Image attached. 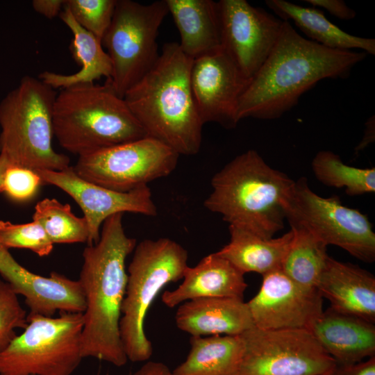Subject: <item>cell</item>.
Returning <instances> with one entry per match:
<instances>
[{"instance_id": "cell-19", "label": "cell", "mask_w": 375, "mask_h": 375, "mask_svg": "<svg viewBox=\"0 0 375 375\" xmlns=\"http://www.w3.org/2000/svg\"><path fill=\"white\" fill-rule=\"evenodd\" d=\"M333 309L375 322V277L351 263L328 258L316 286Z\"/></svg>"}, {"instance_id": "cell-37", "label": "cell", "mask_w": 375, "mask_h": 375, "mask_svg": "<svg viewBox=\"0 0 375 375\" xmlns=\"http://www.w3.org/2000/svg\"><path fill=\"white\" fill-rule=\"evenodd\" d=\"M168 367L157 361H147L131 375H171Z\"/></svg>"}, {"instance_id": "cell-32", "label": "cell", "mask_w": 375, "mask_h": 375, "mask_svg": "<svg viewBox=\"0 0 375 375\" xmlns=\"http://www.w3.org/2000/svg\"><path fill=\"white\" fill-rule=\"evenodd\" d=\"M17 296L9 285L0 278V353L17 336V329H24L28 324V315Z\"/></svg>"}, {"instance_id": "cell-11", "label": "cell", "mask_w": 375, "mask_h": 375, "mask_svg": "<svg viewBox=\"0 0 375 375\" xmlns=\"http://www.w3.org/2000/svg\"><path fill=\"white\" fill-rule=\"evenodd\" d=\"M178 156L167 145L147 136L78 156L72 167L85 181L127 192L169 175Z\"/></svg>"}, {"instance_id": "cell-21", "label": "cell", "mask_w": 375, "mask_h": 375, "mask_svg": "<svg viewBox=\"0 0 375 375\" xmlns=\"http://www.w3.org/2000/svg\"><path fill=\"white\" fill-rule=\"evenodd\" d=\"M176 326L192 336L239 335L254 326L247 303L235 298H199L181 304Z\"/></svg>"}, {"instance_id": "cell-28", "label": "cell", "mask_w": 375, "mask_h": 375, "mask_svg": "<svg viewBox=\"0 0 375 375\" xmlns=\"http://www.w3.org/2000/svg\"><path fill=\"white\" fill-rule=\"evenodd\" d=\"M311 167L316 178L331 188H345L350 196L375 192V168H359L344 164L331 151H319Z\"/></svg>"}, {"instance_id": "cell-27", "label": "cell", "mask_w": 375, "mask_h": 375, "mask_svg": "<svg viewBox=\"0 0 375 375\" xmlns=\"http://www.w3.org/2000/svg\"><path fill=\"white\" fill-rule=\"evenodd\" d=\"M293 235L281 265V270L297 283L316 288L330 257L327 245L307 230L292 226Z\"/></svg>"}, {"instance_id": "cell-3", "label": "cell", "mask_w": 375, "mask_h": 375, "mask_svg": "<svg viewBox=\"0 0 375 375\" xmlns=\"http://www.w3.org/2000/svg\"><path fill=\"white\" fill-rule=\"evenodd\" d=\"M192 63L178 43H166L153 67L123 97L147 136L178 155H195L201 144L203 124L190 88Z\"/></svg>"}, {"instance_id": "cell-23", "label": "cell", "mask_w": 375, "mask_h": 375, "mask_svg": "<svg viewBox=\"0 0 375 375\" xmlns=\"http://www.w3.org/2000/svg\"><path fill=\"white\" fill-rule=\"evenodd\" d=\"M229 242L216 253L228 260L243 274L256 272L262 276L281 268L291 242L290 229L278 238H263L236 225H229Z\"/></svg>"}, {"instance_id": "cell-14", "label": "cell", "mask_w": 375, "mask_h": 375, "mask_svg": "<svg viewBox=\"0 0 375 375\" xmlns=\"http://www.w3.org/2000/svg\"><path fill=\"white\" fill-rule=\"evenodd\" d=\"M190 88L199 116L204 124L216 122L236 126L240 97L249 83L229 56L220 50L193 60Z\"/></svg>"}, {"instance_id": "cell-38", "label": "cell", "mask_w": 375, "mask_h": 375, "mask_svg": "<svg viewBox=\"0 0 375 375\" xmlns=\"http://www.w3.org/2000/svg\"><path fill=\"white\" fill-rule=\"evenodd\" d=\"M374 140V116L369 118L366 123V130L364 137L357 147L356 150L360 151L364 149Z\"/></svg>"}, {"instance_id": "cell-13", "label": "cell", "mask_w": 375, "mask_h": 375, "mask_svg": "<svg viewBox=\"0 0 375 375\" xmlns=\"http://www.w3.org/2000/svg\"><path fill=\"white\" fill-rule=\"evenodd\" d=\"M217 3L221 49L250 81L276 45L283 20L245 0H220Z\"/></svg>"}, {"instance_id": "cell-20", "label": "cell", "mask_w": 375, "mask_h": 375, "mask_svg": "<svg viewBox=\"0 0 375 375\" xmlns=\"http://www.w3.org/2000/svg\"><path fill=\"white\" fill-rule=\"evenodd\" d=\"M244 274L228 260L215 253L203 258L193 267H188L182 283L174 290H167L162 301L169 308L199 298H235L242 299L247 287Z\"/></svg>"}, {"instance_id": "cell-9", "label": "cell", "mask_w": 375, "mask_h": 375, "mask_svg": "<svg viewBox=\"0 0 375 375\" xmlns=\"http://www.w3.org/2000/svg\"><path fill=\"white\" fill-rule=\"evenodd\" d=\"M168 13L165 0L149 4L117 0L102 44L112 62V74L107 80L120 97L156 62L160 55L157 35Z\"/></svg>"}, {"instance_id": "cell-5", "label": "cell", "mask_w": 375, "mask_h": 375, "mask_svg": "<svg viewBox=\"0 0 375 375\" xmlns=\"http://www.w3.org/2000/svg\"><path fill=\"white\" fill-rule=\"evenodd\" d=\"M53 131L65 149L78 156L147 136L108 80L62 88L53 104Z\"/></svg>"}, {"instance_id": "cell-36", "label": "cell", "mask_w": 375, "mask_h": 375, "mask_svg": "<svg viewBox=\"0 0 375 375\" xmlns=\"http://www.w3.org/2000/svg\"><path fill=\"white\" fill-rule=\"evenodd\" d=\"M65 0H33L32 6L35 11L51 19L60 15L64 8Z\"/></svg>"}, {"instance_id": "cell-22", "label": "cell", "mask_w": 375, "mask_h": 375, "mask_svg": "<svg viewBox=\"0 0 375 375\" xmlns=\"http://www.w3.org/2000/svg\"><path fill=\"white\" fill-rule=\"evenodd\" d=\"M180 34L182 51L194 60L221 49L218 3L212 0H165Z\"/></svg>"}, {"instance_id": "cell-12", "label": "cell", "mask_w": 375, "mask_h": 375, "mask_svg": "<svg viewBox=\"0 0 375 375\" xmlns=\"http://www.w3.org/2000/svg\"><path fill=\"white\" fill-rule=\"evenodd\" d=\"M239 335L244 350L238 375H325L336 364L306 328L253 326Z\"/></svg>"}, {"instance_id": "cell-4", "label": "cell", "mask_w": 375, "mask_h": 375, "mask_svg": "<svg viewBox=\"0 0 375 375\" xmlns=\"http://www.w3.org/2000/svg\"><path fill=\"white\" fill-rule=\"evenodd\" d=\"M294 183L250 149L212 176V192L203 205L221 215L229 225L242 226L269 239L284 227Z\"/></svg>"}, {"instance_id": "cell-2", "label": "cell", "mask_w": 375, "mask_h": 375, "mask_svg": "<svg viewBox=\"0 0 375 375\" xmlns=\"http://www.w3.org/2000/svg\"><path fill=\"white\" fill-rule=\"evenodd\" d=\"M122 217L118 213L106 219L99 241L84 249L78 279L85 301L82 356L119 367L128 361L119 333L128 279L126 260L137 244L135 239L125 233Z\"/></svg>"}, {"instance_id": "cell-15", "label": "cell", "mask_w": 375, "mask_h": 375, "mask_svg": "<svg viewBox=\"0 0 375 375\" xmlns=\"http://www.w3.org/2000/svg\"><path fill=\"white\" fill-rule=\"evenodd\" d=\"M35 172L43 183L61 189L80 206L89 229L88 245L99 241L101 224L113 215L126 212L147 216L157 215V208L148 185L121 192L83 179L71 166L60 171Z\"/></svg>"}, {"instance_id": "cell-29", "label": "cell", "mask_w": 375, "mask_h": 375, "mask_svg": "<svg viewBox=\"0 0 375 375\" xmlns=\"http://www.w3.org/2000/svg\"><path fill=\"white\" fill-rule=\"evenodd\" d=\"M33 220L39 223L52 243L86 242L89 229L84 217H76L69 204L56 199H44L37 203Z\"/></svg>"}, {"instance_id": "cell-1", "label": "cell", "mask_w": 375, "mask_h": 375, "mask_svg": "<svg viewBox=\"0 0 375 375\" xmlns=\"http://www.w3.org/2000/svg\"><path fill=\"white\" fill-rule=\"evenodd\" d=\"M365 56V52L333 49L306 39L283 21L272 51L240 98L238 119L280 118L319 81L346 78Z\"/></svg>"}, {"instance_id": "cell-24", "label": "cell", "mask_w": 375, "mask_h": 375, "mask_svg": "<svg viewBox=\"0 0 375 375\" xmlns=\"http://www.w3.org/2000/svg\"><path fill=\"white\" fill-rule=\"evenodd\" d=\"M63 8L59 16L73 35L69 49L81 69L75 74L68 75L45 71L38 78L53 89L94 83L102 76L110 79L112 62L107 52L103 49L101 41L79 25L67 8Z\"/></svg>"}, {"instance_id": "cell-7", "label": "cell", "mask_w": 375, "mask_h": 375, "mask_svg": "<svg viewBox=\"0 0 375 375\" xmlns=\"http://www.w3.org/2000/svg\"><path fill=\"white\" fill-rule=\"evenodd\" d=\"M188 253L167 238L146 239L136 244L128 267V279L122 305L119 333L128 360L147 361L153 347L144 331L147 312L160 291L183 278Z\"/></svg>"}, {"instance_id": "cell-39", "label": "cell", "mask_w": 375, "mask_h": 375, "mask_svg": "<svg viewBox=\"0 0 375 375\" xmlns=\"http://www.w3.org/2000/svg\"><path fill=\"white\" fill-rule=\"evenodd\" d=\"M10 164L11 163L8 160L7 157L3 154L0 153V192H1L2 185L6 171Z\"/></svg>"}, {"instance_id": "cell-31", "label": "cell", "mask_w": 375, "mask_h": 375, "mask_svg": "<svg viewBox=\"0 0 375 375\" xmlns=\"http://www.w3.org/2000/svg\"><path fill=\"white\" fill-rule=\"evenodd\" d=\"M117 0H65L76 22L101 42L112 19Z\"/></svg>"}, {"instance_id": "cell-26", "label": "cell", "mask_w": 375, "mask_h": 375, "mask_svg": "<svg viewBox=\"0 0 375 375\" xmlns=\"http://www.w3.org/2000/svg\"><path fill=\"white\" fill-rule=\"evenodd\" d=\"M186 359L172 375H238L243 355L240 335L192 336Z\"/></svg>"}, {"instance_id": "cell-8", "label": "cell", "mask_w": 375, "mask_h": 375, "mask_svg": "<svg viewBox=\"0 0 375 375\" xmlns=\"http://www.w3.org/2000/svg\"><path fill=\"white\" fill-rule=\"evenodd\" d=\"M28 324L0 353V375H72L83 358V315H28Z\"/></svg>"}, {"instance_id": "cell-34", "label": "cell", "mask_w": 375, "mask_h": 375, "mask_svg": "<svg viewBox=\"0 0 375 375\" xmlns=\"http://www.w3.org/2000/svg\"><path fill=\"white\" fill-rule=\"evenodd\" d=\"M325 375H375V356L353 364H339Z\"/></svg>"}, {"instance_id": "cell-16", "label": "cell", "mask_w": 375, "mask_h": 375, "mask_svg": "<svg viewBox=\"0 0 375 375\" xmlns=\"http://www.w3.org/2000/svg\"><path fill=\"white\" fill-rule=\"evenodd\" d=\"M247 303L254 326L264 330L308 329L323 312L318 290L297 283L281 269L263 275L259 292Z\"/></svg>"}, {"instance_id": "cell-25", "label": "cell", "mask_w": 375, "mask_h": 375, "mask_svg": "<svg viewBox=\"0 0 375 375\" xmlns=\"http://www.w3.org/2000/svg\"><path fill=\"white\" fill-rule=\"evenodd\" d=\"M266 5L283 21L292 20L311 40L326 47L375 54V40L355 36L331 23L316 8H306L285 0H267Z\"/></svg>"}, {"instance_id": "cell-35", "label": "cell", "mask_w": 375, "mask_h": 375, "mask_svg": "<svg viewBox=\"0 0 375 375\" xmlns=\"http://www.w3.org/2000/svg\"><path fill=\"white\" fill-rule=\"evenodd\" d=\"M305 1L314 8H324L331 15L341 19L350 20L356 17V12L341 0H306Z\"/></svg>"}, {"instance_id": "cell-10", "label": "cell", "mask_w": 375, "mask_h": 375, "mask_svg": "<svg viewBox=\"0 0 375 375\" xmlns=\"http://www.w3.org/2000/svg\"><path fill=\"white\" fill-rule=\"evenodd\" d=\"M286 220L290 227H301L326 245L338 246L360 260H375V233L368 217L344 206L338 196L318 195L305 177L294 183Z\"/></svg>"}, {"instance_id": "cell-30", "label": "cell", "mask_w": 375, "mask_h": 375, "mask_svg": "<svg viewBox=\"0 0 375 375\" xmlns=\"http://www.w3.org/2000/svg\"><path fill=\"white\" fill-rule=\"evenodd\" d=\"M0 244L8 249H29L40 257L49 255L53 249L43 228L33 220L19 224L1 220Z\"/></svg>"}, {"instance_id": "cell-6", "label": "cell", "mask_w": 375, "mask_h": 375, "mask_svg": "<svg viewBox=\"0 0 375 375\" xmlns=\"http://www.w3.org/2000/svg\"><path fill=\"white\" fill-rule=\"evenodd\" d=\"M56 94L39 78L25 76L0 103V153L12 165L35 171L69 166V157L52 146Z\"/></svg>"}, {"instance_id": "cell-17", "label": "cell", "mask_w": 375, "mask_h": 375, "mask_svg": "<svg viewBox=\"0 0 375 375\" xmlns=\"http://www.w3.org/2000/svg\"><path fill=\"white\" fill-rule=\"evenodd\" d=\"M0 275L17 295L24 298L30 314L53 317L57 312L83 313L85 309L78 280L55 272L49 276L36 274L21 265L1 244Z\"/></svg>"}, {"instance_id": "cell-18", "label": "cell", "mask_w": 375, "mask_h": 375, "mask_svg": "<svg viewBox=\"0 0 375 375\" xmlns=\"http://www.w3.org/2000/svg\"><path fill=\"white\" fill-rule=\"evenodd\" d=\"M308 330L337 363L353 364L375 356V326L330 307Z\"/></svg>"}, {"instance_id": "cell-40", "label": "cell", "mask_w": 375, "mask_h": 375, "mask_svg": "<svg viewBox=\"0 0 375 375\" xmlns=\"http://www.w3.org/2000/svg\"><path fill=\"white\" fill-rule=\"evenodd\" d=\"M171 375H172V374H171Z\"/></svg>"}, {"instance_id": "cell-33", "label": "cell", "mask_w": 375, "mask_h": 375, "mask_svg": "<svg viewBox=\"0 0 375 375\" xmlns=\"http://www.w3.org/2000/svg\"><path fill=\"white\" fill-rule=\"evenodd\" d=\"M42 183L35 170L10 164L4 175L1 192L12 201L23 202L33 197Z\"/></svg>"}]
</instances>
